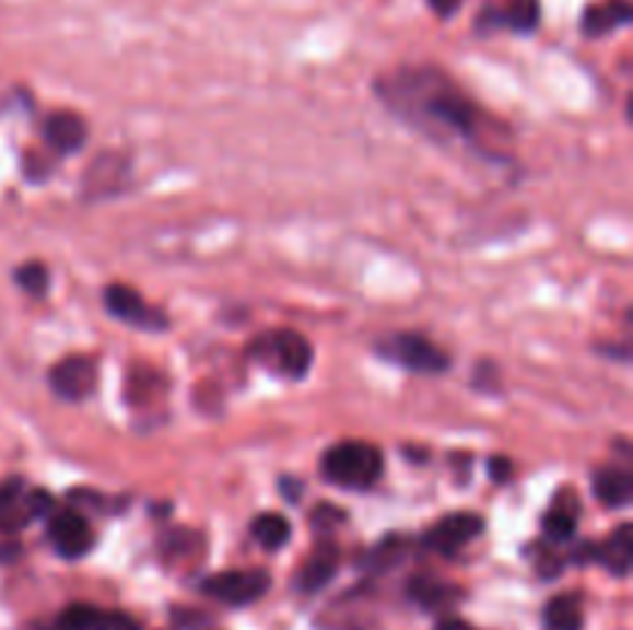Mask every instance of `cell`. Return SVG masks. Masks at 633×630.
<instances>
[{
    "label": "cell",
    "mask_w": 633,
    "mask_h": 630,
    "mask_svg": "<svg viewBox=\"0 0 633 630\" xmlns=\"http://www.w3.org/2000/svg\"><path fill=\"white\" fill-rule=\"evenodd\" d=\"M430 7L436 10V16L448 19L460 7V0H430Z\"/></svg>",
    "instance_id": "obj_26"
},
{
    "label": "cell",
    "mask_w": 633,
    "mask_h": 630,
    "mask_svg": "<svg viewBox=\"0 0 633 630\" xmlns=\"http://www.w3.org/2000/svg\"><path fill=\"white\" fill-rule=\"evenodd\" d=\"M32 508H28V489L22 479H7L0 482V532L13 535L19 528L32 523Z\"/></svg>",
    "instance_id": "obj_11"
},
{
    "label": "cell",
    "mask_w": 633,
    "mask_h": 630,
    "mask_svg": "<svg viewBox=\"0 0 633 630\" xmlns=\"http://www.w3.org/2000/svg\"><path fill=\"white\" fill-rule=\"evenodd\" d=\"M321 472L340 489H368L384 472V455L368 442H340L321 457Z\"/></svg>",
    "instance_id": "obj_2"
},
{
    "label": "cell",
    "mask_w": 633,
    "mask_h": 630,
    "mask_svg": "<svg viewBox=\"0 0 633 630\" xmlns=\"http://www.w3.org/2000/svg\"><path fill=\"white\" fill-rule=\"evenodd\" d=\"M337 560H340V553H337L335 544H318V550L309 557V562L303 565V572L297 575V587L303 594H316L321 591L337 572Z\"/></svg>",
    "instance_id": "obj_16"
},
{
    "label": "cell",
    "mask_w": 633,
    "mask_h": 630,
    "mask_svg": "<svg viewBox=\"0 0 633 630\" xmlns=\"http://www.w3.org/2000/svg\"><path fill=\"white\" fill-rule=\"evenodd\" d=\"M541 528H544L547 541L553 544L568 541V538L575 535V528H578V501H575L572 491H563V494L553 501V508L544 513Z\"/></svg>",
    "instance_id": "obj_15"
},
{
    "label": "cell",
    "mask_w": 633,
    "mask_h": 630,
    "mask_svg": "<svg viewBox=\"0 0 633 630\" xmlns=\"http://www.w3.org/2000/svg\"><path fill=\"white\" fill-rule=\"evenodd\" d=\"M99 384V365L90 355H66L50 371V386L66 402H84L96 393Z\"/></svg>",
    "instance_id": "obj_5"
},
{
    "label": "cell",
    "mask_w": 633,
    "mask_h": 630,
    "mask_svg": "<svg viewBox=\"0 0 633 630\" xmlns=\"http://www.w3.org/2000/svg\"><path fill=\"white\" fill-rule=\"evenodd\" d=\"M541 19V3L538 0H507V7L497 13V25H511L513 32L528 35L538 28Z\"/></svg>",
    "instance_id": "obj_20"
},
{
    "label": "cell",
    "mask_w": 633,
    "mask_h": 630,
    "mask_svg": "<svg viewBox=\"0 0 633 630\" xmlns=\"http://www.w3.org/2000/svg\"><path fill=\"white\" fill-rule=\"evenodd\" d=\"M387 90L384 100L396 108L408 105L414 121L430 124L433 130L473 137L479 127V108L448 78H442L439 71H405Z\"/></svg>",
    "instance_id": "obj_1"
},
{
    "label": "cell",
    "mask_w": 633,
    "mask_h": 630,
    "mask_svg": "<svg viewBox=\"0 0 633 630\" xmlns=\"http://www.w3.org/2000/svg\"><path fill=\"white\" fill-rule=\"evenodd\" d=\"M106 310L115 318H121L133 328H142V331H164L167 328V315L152 310L145 300L130 291L127 284H108L106 288Z\"/></svg>",
    "instance_id": "obj_7"
},
{
    "label": "cell",
    "mask_w": 633,
    "mask_h": 630,
    "mask_svg": "<svg viewBox=\"0 0 633 630\" xmlns=\"http://www.w3.org/2000/svg\"><path fill=\"white\" fill-rule=\"evenodd\" d=\"M56 630H140V625L124 612H103L87 603H74L59 615Z\"/></svg>",
    "instance_id": "obj_10"
},
{
    "label": "cell",
    "mask_w": 633,
    "mask_h": 630,
    "mask_svg": "<svg viewBox=\"0 0 633 630\" xmlns=\"http://www.w3.org/2000/svg\"><path fill=\"white\" fill-rule=\"evenodd\" d=\"M408 596H411L414 603H421L423 609H442V606H448V603L455 599V591H452L448 584L433 581V578H414V581L408 584Z\"/></svg>",
    "instance_id": "obj_21"
},
{
    "label": "cell",
    "mask_w": 633,
    "mask_h": 630,
    "mask_svg": "<svg viewBox=\"0 0 633 630\" xmlns=\"http://www.w3.org/2000/svg\"><path fill=\"white\" fill-rule=\"evenodd\" d=\"M47 535H50L56 553L66 557V560H81L93 547V532H90L87 520L81 513H74V510L54 513L50 525H47Z\"/></svg>",
    "instance_id": "obj_8"
},
{
    "label": "cell",
    "mask_w": 633,
    "mask_h": 630,
    "mask_svg": "<svg viewBox=\"0 0 633 630\" xmlns=\"http://www.w3.org/2000/svg\"><path fill=\"white\" fill-rule=\"evenodd\" d=\"M309 523L316 528H331V525L343 523V510L335 508V504H318L316 513L309 516Z\"/></svg>",
    "instance_id": "obj_24"
},
{
    "label": "cell",
    "mask_w": 633,
    "mask_h": 630,
    "mask_svg": "<svg viewBox=\"0 0 633 630\" xmlns=\"http://www.w3.org/2000/svg\"><path fill=\"white\" fill-rule=\"evenodd\" d=\"M201 591L226 606H247L254 599L269 591V575L260 572V569H245V572H220V575H211Z\"/></svg>",
    "instance_id": "obj_6"
},
{
    "label": "cell",
    "mask_w": 633,
    "mask_h": 630,
    "mask_svg": "<svg viewBox=\"0 0 633 630\" xmlns=\"http://www.w3.org/2000/svg\"><path fill=\"white\" fill-rule=\"evenodd\" d=\"M489 472H492L494 482H507L513 476L511 460H507V457H492V460H489Z\"/></svg>",
    "instance_id": "obj_25"
},
{
    "label": "cell",
    "mask_w": 633,
    "mask_h": 630,
    "mask_svg": "<svg viewBox=\"0 0 633 630\" xmlns=\"http://www.w3.org/2000/svg\"><path fill=\"white\" fill-rule=\"evenodd\" d=\"M16 281L25 294H32V298H44V294H47V288H50V272H47V266H44V262L32 260V262H25V266H19Z\"/></svg>",
    "instance_id": "obj_22"
},
{
    "label": "cell",
    "mask_w": 633,
    "mask_h": 630,
    "mask_svg": "<svg viewBox=\"0 0 633 630\" xmlns=\"http://www.w3.org/2000/svg\"><path fill=\"white\" fill-rule=\"evenodd\" d=\"M479 532H482V520L476 513H452L423 535V547L436 553H458L460 547L479 538Z\"/></svg>",
    "instance_id": "obj_9"
},
{
    "label": "cell",
    "mask_w": 633,
    "mask_h": 630,
    "mask_svg": "<svg viewBox=\"0 0 633 630\" xmlns=\"http://www.w3.org/2000/svg\"><path fill=\"white\" fill-rule=\"evenodd\" d=\"M402 553H405V541L399 538V535H392V538L380 541L374 550H371L368 565H374V569H387V565H396V562L402 560Z\"/></svg>",
    "instance_id": "obj_23"
},
{
    "label": "cell",
    "mask_w": 633,
    "mask_h": 630,
    "mask_svg": "<svg viewBox=\"0 0 633 630\" xmlns=\"http://www.w3.org/2000/svg\"><path fill=\"white\" fill-rule=\"evenodd\" d=\"M377 352L392 359L396 365L408 368V371H418V374H442V371H448V365H452L448 352L433 347L421 334H396V337L384 340V343L377 347Z\"/></svg>",
    "instance_id": "obj_4"
},
{
    "label": "cell",
    "mask_w": 633,
    "mask_h": 630,
    "mask_svg": "<svg viewBox=\"0 0 633 630\" xmlns=\"http://www.w3.org/2000/svg\"><path fill=\"white\" fill-rule=\"evenodd\" d=\"M590 557H597V562H602L609 572L616 578H624L631 572V562H633V538H631V525H618L616 532H612V538L606 544H599L594 547V553Z\"/></svg>",
    "instance_id": "obj_14"
},
{
    "label": "cell",
    "mask_w": 633,
    "mask_h": 630,
    "mask_svg": "<svg viewBox=\"0 0 633 630\" xmlns=\"http://www.w3.org/2000/svg\"><path fill=\"white\" fill-rule=\"evenodd\" d=\"M433 630H473L470 621H464V618H442L439 625Z\"/></svg>",
    "instance_id": "obj_27"
},
{
    "label": "cell",
    "mask_w": 633,
    "mask_h": 630,
    "mask_svg": "<svg viewBox=\"0 0 633 630\" xmlns=\"http://www.w3.org/2000/svg\"><path fill=\"white\" fill-rule=\"evenodd\" d=\"M44 137H47V142L54 145L56 152L74 155V152H81L84 142H87V124L81 121L74 112H56V115H50L47 124H44Z\"/></svg>",
    "instance_id": "obj_12"
},
{
    "label": "cell",
    "mask_w": 633,
    "mask_h": 630,
    "mask_svg": "<svg viewBox=\"0 0 633 630\" xmlns=\"http://www.w3.org/2000/svg\"><path fill=\"white\" fill-rule=\"evenodd\" d=\"M584 615H581L578 596L563 594L553 596L544 609V630H581Z\"/></svg>",
    "instance_id": "obj_19"
},
{
    "label": "cell",
    "mask_w": 633,
    "mask_h": 630,
    "mask_svg": "<svg viewBox=\"0 0 633 630\" xmlns=\"http://www.w3.org/2000/svg\"><path fill=\"white\" fill-rule=\"evenodd\" d=\"M594 494L606 508H628L633 498V476L621 467H606L594 476Z\"/></svg>",
    "instance_id": "obj_17"
},
{
    "label": "cell",
    "mask_w": 633,
    "mask_h": 630,
    "mask_svg": "<svg viewBox=\"0 0 633 630\" xmlns=\"http://www.w3.org/2000/svg\"><path fill=\"white\" fill-rule=\"evenodd\" d=\"M250 535L263 550H282L284 544L291 541V523L284 520L282 513H260L250 523Z\"/></svg>",
    "instance_id": "obj_18"
},
{
    "label": "cell",
    "mask_w": 633,
    "mask_h": 630,
    "mask_svg": "<svg viewBox=\"0 0 633 630\" xmlns=\"http://www.w3.org/2000/svg\"><path fill=\"white\" fill-rule=\"evenodd\" d=\"M13 557H19L16 544H7V547H0V560H13Z\"/></svg>",
    "instance_id": "obj_28"
},
{
    "label": "cell",
    "mask_w": 633,
    "mask_h": 630,
    "mask_svg": "<svg viewBox=\"0 0 633 630\" xmlns=\"http://www.w3.org/2000/svg\"><path fill=\"white\" fill-rule=\"evenodd\" d=\"M631 22V3L628 0H602L587 7V13L581 16V32L587 37L612 35L616 28Z\"/></svg>",
    "instance_id": "obj_13"
},
{
    "label": "cell",
    "mask_w": 633,
    "mask_h": 630,
    "mask_svg": "<svg viewBox=\"0 0 633 630\" xmlns=\"http://www.w3.org/2000/svg\"><path fill=\"white\" fill-rule=\"evenodd\" d=\"M250 355L260 359L263 365L279 371L282 377L300 381L309 374L313 368V347L306 343V337L297 331H269L260 334L250 343Z\"/></svg>",
    "instance_id": "obj_3"
}]
</instances>
